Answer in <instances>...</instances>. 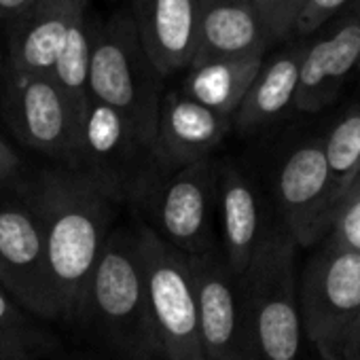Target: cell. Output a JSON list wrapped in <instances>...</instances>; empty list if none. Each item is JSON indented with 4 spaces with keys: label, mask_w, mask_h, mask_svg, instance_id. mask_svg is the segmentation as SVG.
<instances>
[{
    "label": "cell",
    "mask_w": 360,
    "mask_h": 360,
    "mask_svg": "<svg viewBox=\"0 0 360 360\" xmlns=\"http://www.w3.org/2000/svg\"><path fill=\"white\" fill-rule=\"evenodd\" d=\"M271 41L252 0H202L189 66L257 51L267 53Z\"/></svg>",
    "instance_id": "19"
},
{
    "label": "cell",
    "mask_w": 360,
    "mask_h": 360,
    "mask_svg": "<svg viewBox=\"0 0 360 360\" xmlns=\"http://www.w3.org/2000/svg\"><path fill=\"white\" fill-rule=\"evenodd\" d=\"M34 0H0V22H13L20 18Z\"/></svg>",
    "instance_id": "28"
},
{
    "label": "cell",
    "mask_w": 360,
    "mask_h": 360,
    "mask_svg": "<svg viewBox=\"0 0 360 360\" xmlns=\"http://www.w3.org/2000/svg\"><path fill=\"white\" fill-rule=\"evenodd\" d=\"M146 311L159 360H206L189 257L138 225Z\"/></svg>",
    "instance_id": "6"
},
{
    "label": "cell",
    "mask_w": 360,
    "mask_h": 360,
    "mask_svg": "<svg viewBox=\"0 0 360 360\" xmlns=\"http://www.w3.org/2000/svg\"><path fill=\"white\" fill-rule=\"evenodd\" d=\"M271 191L278 225L299 248H316L330 231L339 195L322 146V131L299 134L280 150Z\"/></svg>",
    "instance_id": "8"
},
{
    "label": "cell",
    "mask_w": 360,
    "mask_h": 360,
    "mask_svg": "<svg viewBox=\"0 0 360 360\" xmlns=\"http://www.w3.org/2000/svg\"><path fill=\"white\" fill-rule=\"evenodd\" d=\"M354 0H307L301 15L297 18L292 41L295 39H309L316 34L330 18H335L339 11H343Z\"/></svg>",
    "instance_id": "26"
},
{
    "label": "cell",
    "mask_w": 360,
    "mask_h": 360,
    "mask_svg": "<svg viewBox=\"0 0 360 360\" xmlns=\"http://www.w3.org/2000/svg\"><path fill=\"white\" fill-rule=\"evenodd\" d=\"M265 58V51H257L189 66V75L178 91L214 112L233 117L252 81L257 79Z\"/></svg>",
    "instance_id": "20"
},
{
    "label": "cell",
    "mask_w": 360,
    "mask_h": 360,
    "mask_svg": "<svg viewBox=\"0 0 360 360\" xmlns=\"http://www.w3.org/2000/svg\"><path fill=\"white\" fill-rule=\"evenodd\" d=\"M129 15L153 66L165 79L189 68L202 0H129Z\"/></svg>",
    "instance_id": "17"
},
{
    "label": "cell",
    "mask_w": 360,
    "mask_h": 360,
    "mask_svg": "<svg viewBox=\"0 0 360 360\" xmlns=\"http://www.w3.org/2000/svg\"><path fill=\"white\" fill-rule=\"evenodd\" d=\"M303 335L322 360H343L360 311V255L322 240L299 274Z\"/></svg>",
    "instance_id": "7"
},
{
    "label": "cell",
    "mask_w": 360,
    "mask_h": 360,
    "mask_svg": "<svg viewBox=\"0 0 360 360\" xmlns=\"http://www.w3.org/2000/svg\"><path fill=\"white\" fill-rule=\"evenodd\" d=\"M217 208L221 231V255L233 276H242L255 252L278 225L269 223L267 206L259 187L236 163L219 165Z\"/></svg>",
    "instance_id": "15"
},
{
    "label": "cell",
    "mask_w": 360,
    "mask_h": 360,
    "mask_svg": "<svg viewBox=\"0 0 360 360\" xmlns=\"http://www.w3.org/2000/svg\"><path fill=\"white\" fill-rule=\"evenodd\" d=\"M343 360H360V311L352 326V333H349V339H347V345L343 352Z\"/></svg>",
    "instance_id": "29"
},
{
    "label": "cell",
    "mask_w": 360,
    "mask_h": 360,
    "mask_svg": "<svg viewBox=\"0 0 360 360\" xmlns=\"http://www.w3.org/2000/svg\"><path fill=\"white\" fill-rule=\"evenodd\" d=\"M219 165L204 159L165 174L144 204L150 208L155 236L185 255L219 248L214 242Z\"/></svg>",
    "instance_id": "9"
},
{
    "label": "cell",
    "mask_w": 360,
    "mask_h": 360,
    "mask_svg": "<svg viewBox=\"0 0 360 360\" xmlns=\"http://www.w3.org/2000/svg\"><path fill=\"white\" fill-rule=\"evenodd\" d=\"M5 75V58H3V47H0V81H3Z\"/></svg>",
    "instance_id": "30"
},
{
    "label": "cell",
    "mask_w": 360,
    "mask_h": 360,
    "mask_svg": "<svg viewBox=\"0 0 360 360\" xmlns=\"http://www.w3.org/2000/svg\"><path fill=\"white\" fill-rule=\"evenodd\" d=\"M322 146L335 191L341 202L360 174V100L345 106L322 129Z\"/></svg>",
    "instance_id": "22"
},
{
    "label": "cell",
    "mask_w": 360,
    "mask_h": 360,
    "mask_svg": "<svg viewBox=\"0 0 360 360\" xmlns=\"http://www.w3.org/2000/svg\"><path fill=\"white\" fill-rule=\"evenodd\" d=\"M252 5L271 45H284L292 41L297 18L301 15L307 0H252Z\"/></svg>",
    "instance_id": "24"
},
{
    "label": "cell",
    "mask_w": 360,
    "mask_h": 360,
    "mask_svg": "<svg viewBox=\"0 0 360 360\" xmlns=\"http://www.w3.org/2000/svg\"><path fill=\"white\" fill-rule=\"evenodd\" d=\"M360 62V0L330 18L307 39L301 62L295 112L316 115L328 108L356 75Z\"/></svg>",
    "instance_id": "12"
},
{
    "label": "cell",
    "mask_w": 360,
    "mask_h": 360,
    "mask_svg": "<svg viewBox=\"0 0 360 360\" xmlns=\"http://www.w3.org/2000/svg\"><path fill=\"white\" fill-rule=\"evenodd\" d=\"M51 345L53 337L0 288V360H39Z\"/></svg>",
    "instance_id": "23"
},
{
    "label": "cell",
    "mask_w": 360,
    "mask_h": 360,
    "mask_svg": "<svg viewBox=\"0 0 360 360\" xmlns=\"http://www.w3.org/2000/svg\"><path fill=\"white\" fill-rule=\"evenodd\" d=\"M70 169L87 176L115 204H144L165 176L155 159L153 142L115 108L89 98L79 125Z\"/></svg>",
    "instance_id": "4"
},
{
    "label": "cell",
    "mask_w": 360,
    "mask_h": 360,
    "mask_svg": "<svg viewBox=\"0 0 360 360\" xmlns=\"http://www.w3.org/2000/svg\"><path fill=\"white\" fill-rule=\"evenodd\" d=\"M96 22L89 15V9L77 18L72 24L68 37L64 39L60 53L56 58L51 79L56 85L64 91V96L70 100L79 117L83 115L87 102H89V62H91V47H94V34H96Z\"/></svg>",
    "instance_id": "21"
},
{
    "label": "cell",
    "mask_w": 360,
    "mask_h": 360,
    "mask_svg": "<svg viewBox=\"0 0 360 360\" xmlns=\"http://www.w3.org/2000/svg\"><path fill=\"white\" fill-rule=\"evenodd\" d=\"M89 0H34L7 32L5 70L24 75H51L64 39Z\"/></svg>",
    "instance_id": "16"
},
{
    "label": "cell",
    "mask_w": 360,
    "mask_h": 360,
    "mask_svg": "<svg viewBox=\"0 0 360 360\" xmlns=\"http://www.w3.org/2000/svg\"><path fill=\"white\" fill-rule=\"evenodd\" d=\"M305 49L307 39H295L284 43L271 58H265L257 79L231 117V129L248 138L269 129L295 110Z\"/></svg>",
    "instance_id": "18"
},
{
    "label": "cell",
    "mask_w": 360,
    "mask_h": 360,
    "mask_svg": "<svg viewBox=\"0 0 360 360\" xmlns=\"http://www.w3.org/2000/svg\"><path fill=\"white\" fill-rule=\"evenodd\" d=\"M79 322L91 326L125 360H159L146 311L138 225L110 229Z\"/></svg>",
    "instance_id": "3"
},
{
    "label": "cell",
    "mask_w": 360,
    "mask_h": 360,
    "mask_svg": "<svg viewBox=\"0 0 360 360\" xmlns=\"http://www.w3.org/2000/svg\"><path fill=\"white\" fill-rule=\"evenodd\" d=\"M356 77L360 79V62H358V66H356Z\"/></svg>",
    "instance_id": "32"
},
{
    "label": "cell",
    "mask_w": 360,
    "mask_h": 360,
    "mask_svg": "<svg viewBox=\"0 0 360 360\" xmlns=\"http://www.w3.org/2000/svg\"><path fill=\"white\" fill-rule=\"evenodd\" d=\"M0 288L28 314L58 320L43 233L26 200L0 202Z\"/></svg>",
    "instance_id": "11"
},
{
    "label": "cell",
    "mask_w": 360,
    "mask_h": 360,
    "mask_svg": "<svg viewBox=\"0 0 360 360\" xmlns=\"http://www.w3.org/2000/svg\"><path fill=\"white\" fill-rule=\"evenodd\" d=\"M24 200L43 233L58 320L79 322L87 284L110 233L115 204L70 167L45 169Z\"/></svg>",
    "instance_id": "1"
},
{
    "label": "cell",
    "mask_w": 360,
    "mask_h": 360,
    "mask_svg": "<svg viewBox=\"0 0 360 360\" xmlns=\"http://www.w3.org/2000/svg\"><path fill=\"white\" fill-rule=\"evenodd\" d=\"M297 252L295 240L276 225L238 276L248 360H299L305 335Z\"/></svg>",
    "instance_id": "2"
},
{
    "label": "cell",
    "mask_w": 360,
    "mask_h": 360,
    "mask_svg": "<svg viewBox=\"0 0 360 360\" xmlns=\"http://www.w3.org/2000/svg\"><path fill=\"white\" fill-rule=\"evenodd\" d=\"M89 98L121 112L153 142L163 77L146 56L129 13H115L96 26L89 62Z\"/></svg>",
    "instance_id": "5"
},
{
    "label": "cell",
    "mask_w": 360,
    "mask_h": 360,
    "mask_svg": "<svg viewBox=\"0 0 360 360\" xmlns=\"http://www.w3.org/2000/svg\"><path fill=\"white\" fill-rule=\"evenodd\" d=\"M22 172V159L13 150V146L0 138V185L11 183Z\"/></svg>",
    "instance_id": "27"
},
{
    "label": "cell",
    "mask_w": 360,
    "mask_h": 360,
    "mask_svg": "<svg viewBox=\"0 0 360 360\" xmlns=\"http://www.w3.org/2000/svg\"><path fill=\"white\" fill-rule=\"evenodd\" d=\"M187 257L204 358L248 360L238 276L231 274L219 248Z\"/></svg>",
    "instance_id": "13"
},
{
    "label": "cell",
    "mask_w": 360,
    "mask_h": 360,
    "mask_svg": "<svg viewBox=\"0 0 360 360\" xmlns=\"http://www.w3.org/2000/svg\"><path fill=\"white\" fill-rule=\"evenodd\" d=\"M352 187H360V174L356 176V180H354V183H352ZM347 193V191H345Z\"/></svg>",
    "instance_id": "31"
},
{
    "label": "cell",
    "mask_w": 360,
    "mask_h": 360,
    "mask_svg": "<svg viewBox=\"0 0 360 360\" xmlns=\"http://www.w3.org/2000/svg\"><path fill=\"white\" fill-rule=\"evenodd\" d=\"M324 240L360 255V187H349L341 198Z\"/></svg>",
    "instance_id": "25"
},
{
    "label": "cell",
    "mask_w": 360,
    "mask_h": 360,
    "mask_svg": "<svg viewBox=\"0 0 360 360\" xmlns=\"http://www.w3.org/2000/svg\"><path fill=\"white\" fill-rule=\"evenodd\" d=\"M5 117L13 134L30 148L72 161L81 117L47 75L5 70Z\"/></svg>",
    "instance_id": "10"
},
{
    "label": "cell",
    "mask_w": 360,
    "mask_h": 360,
    "mask_svg": "<svg viewBox=\"0 0 360 360\" xmlns=\"http://www.w3.org/2000/svg\"><path fill=\"white\" fill-rule=\"evenodd\" d=\"M231 131V117L214 112L180 91L161 98L153 153L163 174L210 159L212 150Z\"/></svg>",
    "instance_id": "14"
}]
</instances>
